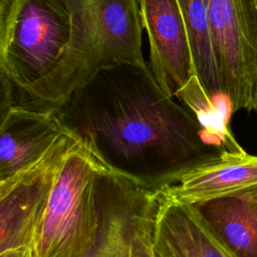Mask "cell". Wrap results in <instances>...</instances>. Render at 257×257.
Returning a JSON list of instances; mask_svg holds the SVG:
<instances>
[{"mask_svg": "<svg viewBox=\"0 0 257 257\" xmlns=\"http://www.w3.org/2000/svg\"><path fill=\"white\" fill-rule=\"evenodd\" d=\"M256 1H257V0H256Z\"/></svg>", "mask_w": 257, "mask_h": 257, "instance_id": "cell-15", "label": "cell"}, {"mask_svg": "<svg viewBox=\"0 0 257 257\" xmlns=\"http://www.w3.org/2000/svg\"><path fill=\"white\" fill-rule=\"evenodd\" d=\"M70 128L58 111L12 105L0 114V184L37 163Z\"/></svg>", "mask_w": 257, "mask_h": 257, "instance_id": "cell-9", "label": "cell"}, {"mask_svg": "<svg viewBox=\"0 0 257 257\" xmlns=\"http://www.w3.org/2000/svg\"><path fill=\"white\" fill-rule=\"evenodd\" d=\"M190 39L196 76L206 93L224 95L215 54L206 0H177ZM225 96V95H224Z\"/></svg>", "mask_w": 257, "mask_h": 257, "instance_id": "cell-13", "label": "cell"}, {"mask_svg": "<svg viewBox=\"0 0 257 257\" xmlns=\"http://www.w3.org/2000/svg\"><path fill=\"white\" fill-rule=\"evenodd\" d=\"M149 257H157V256H156V253H155V249L152 251V253L149 255Z\"/></svg>", "mask_w": 257, "mask_h": 257, "instance_id": "cell-14", "label": "cell"}, {"mask_svg": "<svg viewBox=\"0 0 257 257\" xmlns=\"http://www.w3.org/2000/svg\"><path fill=\"white\" fill-rule=\"evenodd\" d=\"M70 39L52 71L13 105L59 111L75 91L100 70L147 64L142 50L143 22L138 0H64Z\"/></svg>", "mask_w": 257, "mask_h": 257, "instance_id": "cell-2", "label": "cell"}, {"mask_svg": "<svg viewBox=\"0 0 257 257\" xmlns=\"http://www.w3.org/2000/svg\"><path fill=\"white\" fill-rule=\"evenodd\" d=\"M58 112L111 172L151 188L175 183L223 151L147 64L100 70Z\"/></svg>", "mask_w": 257, "mask_h": 257, "instance_id": "cell-1", "label": "cell"}, {"mask_svg": "<svg viewBox=\"0 0 257 257\" xmlns=\"http://www.w3.org/2000/svg\"><path fill=\"white\" fill-rule=\"evenodd\" d=\"M150 45V70L170 96L179 99L197 77L188 30L177 0H138Z\"/></svg>", "mask_w": 257, "mask_h": 257, "instance_id": "cell-8", "label": "cell"}, {"mask_svg": "<svg viewBox=\"0 0 257 257\" xmlns=\"http://www.w3.org/2000/svg\"><path fill=\"white\" fill-rule=\"evenodd\" d=\"M162 189L151 188L111 171L99 181V227L80 257H149Z\"/></svg>", "mask_w": 257, "mask_h": 257, "instance_id": "cell-6", "label": "cell"}, {"mask_svg": "<svg viewBox=\"0 0 257 257\" xmlns=\"http://www.w3.org/2000/svg\"><path fill=\"white\" fill-rule=\"evenodd\" d=\"M157 257H234L215 237L193 205L162 191L154 227Z\"/></svg>", "mask_w": 257, "mask_h": 257, "instance_id": "cell-11", "label": "cell"}, {"mask_svg": "<svg viewBox=\"0 0 257 257\" xmlns=\"http://www.w3.org/2000/svg\"><path fill=\"white\" fill-rule=\"evenodd\" d=\"M70 39L64 0H0V73L13 103L54 68Z\"/></svg>", "mask_w": 257, "mask_h": 257, "instance_id": "cell-3", "label": "cell"}, {"mask_svg": "<svg viewBox=\"0 0 257 257\" xmlns=\"http://www.w3.org/2000/svg\"><path fill=\"white\" fill-rule=\"evenodd\" d=\"M222 92L233 111H257V1L206 0Z\"/></svg>", "mask_w": 257, "mask_h": 257, "instance_id": "cell-7", "label": "cell"}, {"mask_svg": "<svg viewBox=\"0 0 257 257\" xmlns=\"http://www.w3.org/2000/svg\"><path fill=\"white\" fill-rule=\"evenodd\" d=\"M110 171L81 139L60 169L53 186L35 257H80L99 227V181Z\"/></svg>", "mask_w": 257, "mask_h": 257, "instance_id": "cell-4", "label": "cell"}, {"mask_svg": "<svg viewBox=\"0 0 257 257\" xmlns=\"http://www.w3.org/2000/svg\"><path fill=\"white\" fill-rule=\"evenodd\" d=\"M257 185V156L224 150L162 188L178 202L194 205Z\"/></svg>", "mask_w": 257, "mask_h": 257, "instance_id": "cell-10", "label": "cell"}, {"mask_svg": "<svg viewBox=\"0 0 257 257\" xmlns=\"http://www.w3.org/2000/svg\"><path fill=\"white\" fill-rule=\"evenodd\" d=\"M80 138L71 130L33 166L0 184V257H35L57 175Z\"/></svg>", "mask_w": 257, "mask_h": 257, "instance_id": "cell-5", "label": "cell"}, {"mask_svg": "<svg viewBox=\"0 0 257 257\" xmlns=\"http://www.w3.org/2000/svg\"><path fill=\"white\" fill-rule=\"evenodd\" d=\"M193 206L234 257H257V185Z\"/></svg>", "mask_w": 257, "mask_h": 257, "instance_id": "cell-12", "label": "cell"}]
</instances>
